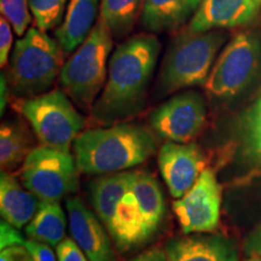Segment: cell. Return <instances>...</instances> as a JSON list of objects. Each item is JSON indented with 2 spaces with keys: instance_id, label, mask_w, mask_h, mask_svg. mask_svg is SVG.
<instances>
[{
  "instance_id": "6da1fadb",
  "label": "cell",
  "mask_w": 261,
  "mask_h": 261,
  "mask_svg": "<svg viewBox=\"0 0 261 261\" xmlns=\"http://www.w3.org/2000/svg\"><path fill=\"white\" fill-rule=\"evenodd\" d=\"M161 45L155 35L137 34L120 44L109 61L107 83L91 114L103 126L120 123L143 109Z\"/></svg>"
},
{
  "instance_id": "7a4b0ae2",
  "label": "cell",
  "mask_w": 261,
  "mask_h": 261,
  "mask_svg": "<svg viewBox=\"0 0 261 261\" xmlns=\"http://www.w3.org/2000/svg\"><path fill=\"white\" fill-rule=\"evenodd\" d=\"M154 136L137 123H115L83 130L73 143L80 173L109 174L142 165L155 154Z\"/></svg>"
},
{
  "instance_id": "3957f363",
  "label": "cell",
  "mask_w": 261,
  "mask_h": 261,
  "mask_svg": "<svg viewBox=\"0 0 261 261\" xmlns=\"http://www.w3.org/2000/svg\"><path fill=\"white\" fill-rule=\"evenodd\" d=\"M63 55L57 40L37 27L29 28L16 41L10 58L9 84L18 99L48 92L63 67Z\"/></svg>"
},
{
  "instance_id": "277c9868",
  "label": "cell",
  "mask_w": 261,
  "mask_h": 261,
  "mask_svg": "<svg viewBox=\"0 0 261 261\" xmlns=\"http://www.w3.org/2000/svg\"><path fill=\"white\" fill-rule=\"evenodd\" d=\"M113 38L106 22L99 17L89 37L62 67V89L75 106L85 112L92 110L107 83Z\"/></svg>"
},
{
  "instance_id": "5b68a950",
  "label": "cell",
  "mask_w": 261,
  "mask_h": 261,
  "mask_svg": "<svg viewBox=\"0 0 261 261\" xmlns=\"http://www.w3.org/2000/svg\"><path fill=\"white\" fill-rule=\"evenodd\" d=\"M225 40L226 34L220 29L200 33L188 29L168 47L159 76V91L168 94L204 85Z\"/></svg>"
},
{
  "instance_id": "8992f818",
  "label": "cell",
  "mask_w": 261,
  "mask_h": 261,
  "mask_svg": "<svg viewBox=\"0 0 261 261\" xmlns=\"http://www.w3.org/2000/svg\"><path fill=\"white\" fill-rule=\"evenodd\" d=\"M16 108L29 122L40 145L70 151L85 126L84 116L61 90L19 99Z\"/></svg>"
},
{
  "instance_id": "52a82bcc",
  "label": "cell",
  "mask_w": 261,
  "mask_h": 261,
  "mask_svg": "<svg viewBox=\"0 0 261 261\" xmlns=\"http://www.w3.org/2000/svg\"><path fill=\"white\" fill-rule=\"evenodd\" d=\"M261 65V42L252 32L233 37L212 68L204 87L211 97L230 99L255 79Z\"/></svg>"
},
{
  "instance_id": "ba28073f",
  "label": "cell",
  "mask_w": 261,
  "mask_h": 261,
  "mask_svg": "<svg viewBox=\"0 0 261 261\" xmlns=\"http://www.w3.org/2000/svg\"><path fill=\"white\" fill-rule=\"evenodd\" d=\"M22 184L40 201H61L79 184V169L70 151L40 145L25 159Z\"/></svg>"
},
{
  "instance_id": "9c48e42d",
  "label": "cell",
  "mask_w": 261,
  "mask_h": 261,
  "mask_svg": "<svg viewBox=\"0 0 261 261\" xmlns=\"http://www.w3.org/2000/svg\"><path fill=\"white\" fill-rule=\"evenodd\" d=\"M203 97L196 91H185L156 108L149 123L156 135L168 142L190 143L205 123Z\"/></svg>"
},
{
  "instance_id": "30bf717a",
  "label": "cell",
  "mask_w": 261,
  "mask_h": 261,
  "mask_svg": "<svg viewBox=\"0 0 261 261\" xmlns=\"http://www.w3.org/2000/svg\"><path fill=\"white\" fill-rule=\"evenodd\" d=\"M221 188L211 168L201 173L192 188L173 202L182 233L213 232L220 220Z\"/></svg>"
},
{
  "instance_id": "8fae6325",
  "label": "cell",
  "mask_w": 261,
  "mask_h": 261,
  "mask_svg": "<svg viewBox=\"0 0 261 261\" xmlns=\"http://www.w3.org/2000/svg\"><path fill=\"white\" fill-rule=\"evenodd\" d=\"M159 167L172 197L178 200L200 178L205 160L195 143L167 142L159 151Z\"/></svg>"
},
{
  "instance_id": "7c38bea8",
  "label": "cell",
  "mask_w": 261,
  "mask_h": 261,
  "mask_svg": "<svg viewBox=\"0 0 261 261\" xmlns=\"http://www.w3.org/2000/svg\"><path fill=\"white\" fill-rule=\"evenodd\" d=\"M70 237L90 261H116L112 241L96 213L90 211L80 198L65 202Z\"/></svg>"
},
{
  "instance_id": "4fadbf2b",
  "label": "cell",
  "mask_w": 261,
  "mask_h": 261,
  "mask_svg": "<svg viewBox=\"0 0 261 261\" xmlns=\"http://www.w3.org/2000/svg\"><path fill=\"white\" fill-rule=\"evenodd\" d=\"M108 232L120 253L145 246L156 234L132 190V182L117 204Z\"/></svg>"
},
{
  "instance_id": "5bb4252c",
  "label": "cell",
  "mask_w": 261,
  "mask_h": 261,
  "mask_svg": "<svg viewBox=\"0 0 261 261\" xmlns=\"http://www.w3.org/2000/svg\"><path fill=\"white\" fill-rule=\"evenodd\" d=\"M167 261H237L232 241L223 234L188 233L172 238L165 247Z\"/></svg>"
},
{
  "instance_id": "9a60e30c",
  "label": "cell",
  "mask_w": 261,
  "mask_h": 261,
  "mask_svg": "<svg viewBox=\"0 0 261 261\" xmlns=\"http://www.w3.org/2000/svg\"><path fill=\"white\" fill-rule=\"evenodd\" d=\"M261 11V0H203L189 23L194 33L241 27Z\"/></svg>"
},
{
  "instance_id": "2e32d148",
  "label": "cell",
  "mask_w": 261,
  "mask_h": 261,
  "mask_svg": "<svg viewBox=\"0 0 261 261\" xmlns=\"http://www.w3.org/2000/svg\"><path fill=\"white\" fill-rule=\"evenodd\" d=\"M203 0H144L142 24L151 34L177 31L195 16Z\"/></svg>"
},
{
  "instance_id": "e0dca14e",
  "label": "cell",
  "mask_w": 261,
  "mask_h": 261,
  "mask_svg": "<svg viewBox=\"0 0 261 261\" xmlns=\"http://www.w3.org/2000/svg\"><path fill=\"white\" fill-rule=\"evenodd\" d=\"M100 0H68L63 21L55 32V37L64 55L73 54L89 37L94 27Z\"/></svg>"
},
{
  "instance_id": "ac0fdd59",
  "label": "cell",
  "mask_w": 261,
  "mask_h": 261,
  "mask_svg": "<svg viewBox=\"0 0 261 261\" xmlns=\"http://www.w3.org/2000/svg\"><path fill=\"white\" fill-rule=\"evenodd\" d=\"M40 200L23 188L10 172L0 174V214L15 227L27 226L37 213Z\"/></svg>"
},
{
  "instance_id": "d6986e66",
  "label": "cell",
  "mask_w": 261,
  "mask_h": 261,
  "mask_svg": "<svg viewBox=\"0 0 261 261\" xmlns=\"http://www.w3.org/2000/svg\"><path fill=\"white\" fill-rule=\"evenodd\" d=\"M135 177V172H116L102 174L90 184V201L104 226H110L115 210Z\"/></svg>"
},
{
  "instance_id": "ffe728a7",
  "label": "cell",
  "mask_w": 261,
  "mask_h": 261,
  "mask_svg": "<svg viewBox=\"0 0 261 261\" xmlns=\"http://www.w3.org/2000/svg\"><path fill=\"white\" fill-rule=\"evenodd\" d=\"M68 221L60 201H40L33 219L25 226V234L32 240L57 247L65 238Z\"/></svg>"
},
{
  "instance_id": "44dd1931",
  "label": "cell",
  "mask_w": 261,
  "mask_h": 261,
  "mask_svg": "<svg viewBox=\"0 0 261 261\" xmlns=\"http://www.w3.org/2000/svg\"><path fill=\"white\" fill-rule=\"evenodd\" d=\"M34 139L21 122L5 121L0 127V167L12 172L23 165L34 150Z\"/></svg>"
},
{
  "instance_id": "7402d4cb",
  "label": "cell",
  "mask_w": 261,
  "mask_h": 261,
  "mask_svg": "<svg viewBox=\"0 0 261 261\" xmlns=\"http://www.w3.org/2000/svg\"><path fill=\"white\" fill-rule=\"evenodd\" d=\"M132 190L144 212L150 226L156 233L161 226L166 212L165 197L158 179L148 172H135Z\"/></svg>"
},
{
  "instance_id": "603a6c76",
  "label": "cell",
  "mask_w": 261,
  "mask_h": 261,
  "mask_svg": "<svg viewBox=\"0 0 261 261\" xmlns=\"http://www.w3.org/2000/svg\"><path fill=\"white\" fill-rule=\"evenodd\" d=\"M144 0H100V18L115 39L127 37L142 17Z\"/></svg>"
},
{
  "instance_id": "cb8c5ba5",
  "label": "cell",
  "mask_w": 261,
  "mask_h": 261,
  "mask_svg": "<svg viewBox=\"0 0 261 261\" xmlns=\"http://www.w3.org/2000/svg\"><path fill=\"white\" fill-rule=\"evenodd\" d=\"M68 0H29L34 24L42 32L57 27L67 10Z\"/></svg>"
},
{
  "instance_id": "d4e9b609",
  "label": "cell",
  "mask_w": 261,
  "mask_h": 261,
  "mask_svg": "<svg viewBox=\"0 0 261 261\" xmlns=\"http://www.w3.org/2000/svg\"><path fill=\"white\" fill-rule=\"evenodd\" d=\"M0 10L18 37L27 33L33 18L29 10V0H0Z\"/></svg>"
},
{
  "instance_id": "484cf974",
  "label": "cell",
  "mask_w": 261,
  "mask_h": 261,
  "mask_svg": "<svg viewBox=\"0 0 261 261\" xmlns=\"http://www.w3.org/2000/svg\"><path fill=\"white\" fill-rule=\"evenodd\" d=\"M58 261H90L73 238H64L56 247Z\"/></svg>"
},
{
  "instance_id": "4316f807",
  "label": "cell",
  "mask_w": 261,
  "mask_h": 261,
  "mask_svg": "<svg viewBox=\"0 0 261 261\" xmlns=\"http://www.w3.org/2000/svg\"><path fill=\"white\" fill-rule=\"evenodd\" d=\"M12 31H14V28H12L9 19L2 15V17H0V65H2V68H4L8 64L12 41H14Z\"/></svg>"
},
{
  "instance_id": "83f0119b",
  "label": "cell",
  "mask_w": 261,
  "mask_h": 261,
  "mask_svg": "<svg viewBox=\"0 0 261 261\" xmlns=\"http://www.w3.org/2000/svg\"><path fill=\"white\" fill-rule=\"evenodd\" d=\"M18 230L19 228L15 227L6 220H2L0 223V249L15 246H24L25 240Z\"/></svg>"
},
{
  "instance_id": "f1b7e54d",
  "label": "cell",
  "mask_w": 261,
  "mask_h": 261,
  "mask_svg": "<svg viewBox=\"0 0 261 261\" xmlns=\"http://www.w3.org/2000/svg\"><path fill=\"white\" fill-rule=\"evenodd\" d=\"M24 247L31 254L33 261H58L57 254L54 253L52 247L47 243L28 238L25 240Z\"/></svg>"
},
{
  "instance_id": "f546056e",
  "label": "cell",
  "mask_w": 261,
  "mask_h": 261,
  "mask_svg": "<svg viewBox=\"0 0 261 261\" xmlns=\"http://www.w3.org/2000/svg\"><path fill=\"white\" fill-rule=\"evenodd\" d=\"M0 261H33V259L24 246H15L2 249Z\"/></svg>"
},
{
  "instance_id": "4dcf8cb0",
  "label": "cell",
  "mask_w": 261,
  "mask_h": 261,
  "mask_svg": "<svg viewBox=\"0 0 261 261\" xmlns=\"http://www.w3.org/2000/svg\"><path fill=\"white\" fill-rule=\"evenodd\" d=\"M128 261H167L166 250L159 247H152L144 250Z\"/></svg>"
},
{
  "instance_id": "1f68e13d",
  "label": "cell",
  "mask_w": 261,
  "mask_h": 261,
  "mask_svg": "<svg viewBox=\"0 0 261 261\" xmlns=\"http://www.w3.org/2000/svg\"><path fill=\"white\" fill-rule=\"evenodd\" d=\"M244 249L249 255L261 256V225L247 238Z\"/></svg>"
},
{
  "instance_id": "d6a6232c",
  "label": "cell",
  "mask_w": 261,
  "mask_h": 261,
  "mask_svg": "<svg viewBox=\"0 0 261 261\" xmlns=\"http://www.w3.org/2000/svg\"><path fill=\"white\" fill-rule=\"evenodd\" d=\"M0 90H2V97H0V113H2L3 116L4 115L6 103H8L9 98V80L4 75V73H2V76H0Z\"/></svg>"
},
{
  "instance_id": "836d02e7",
  "label": "cell",
  "mask_w": 261,
  "mask_h": 261,
  "mask_svg": "<svg viewBox=\"0 0 261 261\" xmlns=\"http://www.w3.org/2000/svg\"><path fill=\"white\" fill-rule=\"evenodd\" d=\"M253 108H254V109H257V110H260V112H261V96L259 97V99H257L256 102L254 103Z\"/></svg>"
},
{
  "instance_id": "e575fe53",
  "label": "cell",
  "mask_w": 261,
  "mask_h": 261,
  "mask_svg": "<svg viewBox=\"0 0 261 261\" xmlns=\"http://www.w3.org/2000/svg\"><path fill=\"white\" fill-rule=\"evenodd\" d=\"M253 156H254V158H256L257 160H259V161H261V150H259V151L255 152V154H254Z\"/></svg>"
},
{
  "instance_id": "d590c367",
  "label": "cell",
  "mask_w": 261,
  "mask_h": 261,
  "mask_svg": "<svg viewBox=\"0 0 261 261\" xmlns=\"http://www.w3.org/2000/svg\"><path fill=\"white\" fill-rule=\"evenodd\" d=\"M247 261H261V257L260 256H253V257H250V259H248Z\"/></svg>"
}]
</instances>
